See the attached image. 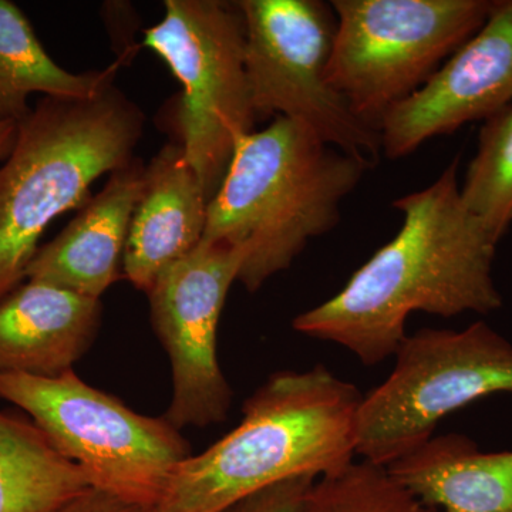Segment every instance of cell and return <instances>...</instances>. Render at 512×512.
Segmentation results:
<instances>
[{
	"label": "cell",
	"instance_id": "cell-14",
	"mask_svg": "<svg viewBox=\"0 0 512 512\" xmlns=\"http://www.w3.org/2000/svg\"><path fill=\"white\" fill-rule=\"evenodd\" d=\"M101 311L100 299L26 279L0 298V373L72 370L96 338Z\"/></svg>",
	"mask_w": 512,
	"mask_h": 512
},
{
	"label": "cell",
	"instance_id": "cell-19",
	"mask_svg": "<svg viewBox=\"0 0 512 512\" xmlns=\"http://www.w3.org/2000/svg\"><path fill=\"white\" fill-rule=\"evenodd\" d=\"M298 512H437L372 461H350L313 481Z\"/></svg>",
	"mask_w": 512,
	"mask_h": 512
},
{
	"label": "cell",
	"instance_id": "cell-17",
	"mask_svg": "<svg viewBox=\"0 0 512 512\" xmlns=\"http://www.w3.org/2000/svg\"><path fill=\"white\" fill-rule=\"evenodd\" d=\"M87 488L32 420L0 412V512H56Z\"/></svg>",
	"mask_w": 512,
	"mask_h": 512
},
{
	"label": "cell",
	"instance_id": "cell-10",
	"mask_svg": "<svg viewBox=\"0 0 512 512\" xmlns=\"http://www.w3.org/2000/svg\"><path fill=\"white\" fill-rule=\"evenodd\" d=\"M244 259L241 248L201 241L147 292L151 322L173 372L164 417L177 430L222 423L231 409L232 390L218 362V325Z\"/></svg>",
	"mask_w": 512,
	"mask_h": 512
},
{
	"label": "cell",
	"instance_id": "cell-3",
	"mask_svg": "<svg viewBox=\"0 0 512 512\" xmlns=\"http://www.w3.org/2000/svg\"><path fill=\"white\" fill-rule=\"evenodd\" d=\"M367 165L329 146L305 124L276 117L239 138L208 204L205 242L245 252L238 282L256 292L285 271L308 242L340 220V207Z\"/></svg>",
	"mask_w": 512,
	"mask_h": 512
},
{
	"label": "cell",
	"instance_id": "cell-4",
	"mask_svg": "<svg viewBox=\"0 0 512 512\" xmlns=\"http://www.w3.org/2000/svg\"><path fill=\"white\" fill-rule=\"evenodd\" d=\"M143 111L114 84L89 99L43 97L0 167V298L26 281L47 227L134 160Z\"/></svg>",
	"mask_w": 512,
	"mask_h": 512
},
{
	"label": "cell",
	"instance_id": "cell-1",
	"mask_svg": "<svg viewBox=\"0 0 512 512\" xmlns=\"http://www.w3.org/2000/svg\"><path fill=\"white\" fill-rule=\"evenodd\" d=\"M458 160L424 190L394 201L402 228L329 301L293 329L343 346L366 366L394 356L414 312L453 318L503 306L493 279L498 241L464 207Z\"/></svg>",
	"mask_w": 512,
	"mask_h": 512
},
{
	"label": "cell",
	"instance_id": "cell-7",
	"mask_svg": "<svg viewBox=\"0 0 512 512\" xmlns=\"http://www.w3.org/2000/svg\"><path fill=\"white\" fill-rule=\"evenodd\" d=\"M164 10V18L144 32L143 45L181 84L173 111L175 141L211 201L239 138L255 126L244 19L235 3L218 0H165Z\"/></svg>",
	"mask_w": 512,
	"mask_h": 512
},
{
	"label": "cell",
	"instance_id": "cell-13",
	"mask_svg": "<svg viewBox=\"0 0 512 512\" xmlns=\"http://www.w3.org/2000/svg\"><path fill=\"white\" fill-rule=\"evenodd\" d=\"M146 165L134 158L109 174L103 190L30 262L26 279L100 299L120 278L131 217L143 190Z\"/></svg>",
	"mask_w": 512,
	"mask_h": 512
},
{
	"label": "cell",
	"instance_id": "cell-20",
	"mask_svg": "<svg viewBox=\"0 0 512 512\" xmlns=\"http://www.w3.org/2000/svg\"><path fill=\"white\" fill-rule=\"evenodd\" d=\"M318 477L299 476L248 495L221 512H298L303 497Z\"/></svg>",
	"mask_w": 512,
	"mask_h": 512
},
{
	"label": "cell",
	"instance_id": "cell-15",
	"mask_svg": "<svg viewBox=\"0 0 512 512\" xmlns=\"http://www.w3.org/2000/svg\"><path fill=\"white\" fill-rule=\"evenodd\" d=\"M386 467L434 511L512 512V451L483 453L453 433L431 437Z\"/></svg>",
	"mask_w": 512,
	"mask_h": 512
},
{
	"label": "cell",
	"instance_id": "cell-12",
	"mask_svg": "<svg viewBox=\"0 0 512 512\" xmlns=\"http://www.w3.org/2000/svg\"><path fill=\"white\" fill-rule=\"evenodd\" d=\"M208 204L180 144L171 141L161 148L144 170L124 248V275L138 291H150L168 268L201 244Z\"/></svg>",
	"mask_w": 512,
	"mask_h": 512
},
{
	"label": "cell",
	"instance_id": "cell-2",
	"mask_svg": "<svg viewBox=\"0 0 512 512\" xmlns=\"http://www.w3.org/2000/svg\"><path fill=\"white\" fill-rule=\"evenodd\" d=\"M362 399L322 365L275 373L245 402L234 430L185 458L153 512H221L289 478L338 471L356 456Z\"/></svg>",
	"mask_w": 512,
	"mask_h": 512
},
{
	"label": "cell",
	"instance_id": "cell-8",
	"mask_svg": "<svg viewBox=\"0 0 512 512\" xmlns=\"http://www.w3.org/2000/svg\"><path fill=\"white\" fill-rule=\"evenodd\" d=\"M392 373L363 394L356 456L389 466L433 437L437 424L468 404L512 394V345L487 323L421 329L394 353Z\"/></svg>",
	"mask_w": 512,
	"mask_h": 512
},
{
	"label": "cell",
	"instance_id": "cell-22",
	"mask_svg": "<svg viewBox=\"0 0 512 512\" xmlns=\"http://www.w3.org/2000/svg\"><path fill=\"white\" fill-rule=\"evenodd\" d=\"M18 124L0 121V160H6L15 144Z\"/></svg>",
	"mask_w": 512,
	"mask_h": 512
},
{
	"label": "cell",
	"instance_id": "cell-16",
	"mask_svg": "<svg viewBox=\"0 0 512 512\" xmlns=\"http://www.w3.org/2000/svg\"><path fill=\"white\" fill-rule=\"evenodd\" d=\"M123 60L103 70L72 73L49 56L29 19L9 0H0V121L15 123L30 113V94L89 99L114 84Z\"/></svg>",
	"mask_w": 512,
	"mask_h": 512
},
{
	"label": "cell",
	"instance_id": "cell-6",
	"mask_svg": "<svg viewBox=\"0 0 512 512\" xmlns=\"http://www.w3.org/2000/svg\"><path fill=\"white\" fill-rule=\"evenodd\" d=\"M326 77L353 113L380 133L384 117L413 96L484 25L485 0H335Z\"/></svg>",
	"mask_w": 512,
	"mask_h": 512
},
{
	"label": "cell",
	"instance_id": "cell-11",
	"mask_svg": "<svg viewBox=\"0 0 512 512\" xmlns=\"http://www.w3.org/2000/svg\"><path fill=\"white\" fill-rule=\"evenodd\" d=\"M512 104V0L493 2L484 25L380 126L382 151L410 156L430 138Z\"/></svg>",
	"mask_w": 512,
	"mask_h": 512
},
{
	"label": "cell",
	"instance_id": "cell-9",
	"mask_svg": "<svg viewBox=\"0 0 512 512\" xmlns=\"http://www.w3.org/2000/svg\"><path fill=\"white\" fill-rule=\"evenodd\" d=\"M245 72L256 117L299 121L329 146L373 167L382 138L328 82L336 20L313 0H241Z\"/></svg>",
	"mask_w": 512,
	"mask_h": 512
},
{
	"label": "cell",
	"instance_id": "cell-21",
	"mask_svg": "<svg viewBox=\"0 0 512 512\" xmlns=\"http://www.w3.org/2000/svg\"><path fill=\"white\" fill-rule=\"evenodd\" d=\"M56 512H153L137 505L124 503L103 491L87 488Z\"/></svg>",
	"mask_w": 512,
	"mask_h": 512
},
{
	"label": "cell",
	"instance_id": "cell-18",
	"mask_svg": "<svg viewBox=\"0 0 512 512\" xmlns=\"http://www.w3.org/2000/svg\"><path fill=\"white\" fill-rule=\"evenodd\" d=\"M460 197L500 242L512 224V104L485 119Z\"/></svg>",
	"mask_w": 512,
	"mask_h": 512
},
{
	"label": "cell",
	"instance_id": "cell-5",
	"mask_svg": "<svg viewBox=\"0 0 512 512\" xmlns=\"http://www.w3.org/2000/svg\"><path fill=\"white\" fill-rule=\"evenodd\" d=\"M0 399L23 410L49 443L82 468L94 490L153 511L191 456L165 417L136 413L67 370L40 377L0 373Z\"/></svg>",
	"mask_w": 512,
	"mask_h": 512
}]
</instances>
